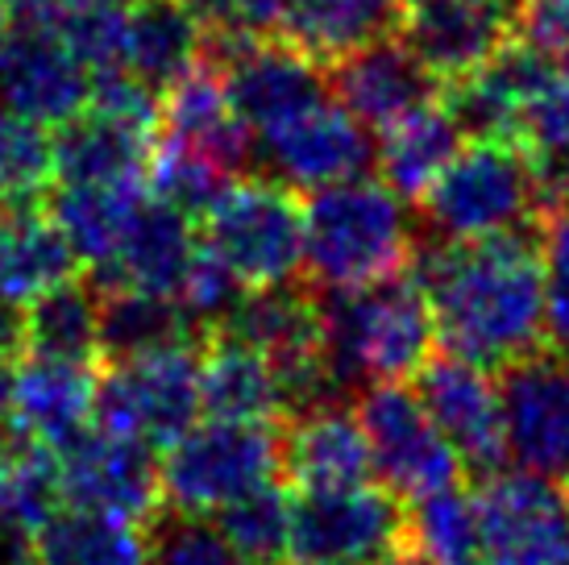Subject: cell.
<instances>
[{"label":"cell","mask_w":569,"mask_h":565,"mask_svg":"<svg viewBox=\"0 0 569 565\" xmlns=\"http://www.w3.org/2000/svg\"><path fill=\"white\" fill-rule=\"evenodd\" d=\"M432 308L445 354L487 370L540 349L545 337V262L528 229L482 241H420L411 258Z\"/></svg>","instance_id":"obj_1"},{"label":"cell","mask_w":569,"mask_h":565,"mask_svg":"<svg viewBox=\"0 0 569 565\" xmlns=\"http://www.w3.org/2000/svg\"><path fill=\"white\" fill-rule=\"evenodd\" d=\"M317 299L325 366L341 391L362 383L379 387L416 378V370L432 358L437 325L425 287L411 270L353 291H317Z\"/></svg>","instance_id":"obj_2"},{"label":"cell","mask_w":569,"mask_h":565,"mask_svg":"<svg viewBox=\"0 0 569 565\" xmlns=\"http://www.w3.org/2000/svg\"><path fill=\"white\" fill-rule=\"evenodd\" d=\"M420 234L408 200L382 179H353L312 191L303 205V270L317 291H353L411 267Z\"/></svg>","instance_id":"obj_3"},{"label":"cell","mask_w":569,"mask_h":565,"mask_svg":"<svg viewBox=\"0 0 569 565\" xmlns=\"http://www.w3.org/2000/svg\"><path fill=\"white\" fill-rule=\"evenodd\" d=\"M540 208L537 167L520 141H475L420 196L428 241H482L528 229Z\"/></svg>","instance_id":"obj_4"},{"label":"cell","mask_w":569,"mask_h":565,"mask_svg":"<svg viewBox=\"0 0 569 565\" xmlns=\"http://www.w3.org/2000/svg\"><path fill=\"white\" fill-rule=\"evenodd\" d=\"M283 470V437L274 424L200 420L162 449V499L188 516H217L241 495L274 483Z\"/></svg>","instance_id":"obj_5"},{"label":"cell","mask_w":569,"mask_h":565,"mask_svg":"<svg viewBox=\"0 0 569 565\" xmlns=\"http://www.w3.org/2000/svg\"><path fill=\"white\" fill-rule=\"evenodd\" d=\"M204 63L221 76L238 121L262 141L300 121L303 112L329 105V71L287 38H241L229 30H204Z\"/></svg>","instance_id":"obj_6"},{"label":"cell","mask_w":569,"mask_h":565,"mask_svg":"<svg viewBox=\"0 0 569 565\" xmlns=\"http://www.w3.org/2000/svg\"><path fill=\"white\" fill-rule=\"evenodd\" d=\"M204 246L246 291L296 282L303 270V205L274 179H238L208 208Z\"/></svg>","instance_id":"obj_7"},{"label":"cell","mask_w":569,"mask_h":565,"mask_svg":"<svg viewBox=\"0 0 569 565\" xmlns=\"http://www.w3.org/2000/svg\"><path fill=\"white\" fill-rule=\"evenodd\" d=\"M200 346L162 349L146 358L104 361L96 378V428L167 449L200 424Z\"/></svg>","instance_id":"obj_8"},{"label":"cell","mask_w":569,"mask_h":565,"mask_svg":"<svg viewBox=\"0 0 569 565\" xmlns=\"http://www.w3.org/2000/svg\"><path fill=\"white\" fill-rule=\"evenodd\" d=\"M408 512L387 487H300L287 565H379L403 545Z\"/></svg>","instance_id":"obj_9"},{"label":"cell","mask_w":569,"mask_h":565,"mask_svg":"<svg viewBox=\"0 0 569 565\" xmlns=\"http://www.w3.org/2000/svg\"><path fill=\"white\" fill-rule=\"evenodd\" d=\"M358 424L370 445L375 478L396 499L420 503L428 495L461 487L466 466L441 437L425 404L403 383H379L358 399Z\"/></svg>","instance_id":"obj_10"},{"label":"cell","mask_w":569,"mask_h":565,"mask_svg":"<svg viewBox=\"0 0 569 565\" xmlns=\"http://www.w3.org/2000/svg\"><path fill=\"white\" fill-rule=\"evenodd\" d=\"M482 565H569V495L528 470H499L475 495Z\"/></svg>","instance_id":"obj_11"},{"label":"cell","mask_w":569,"mask_h":565,"mask_svg":"<svg viewBox=\"0 0 569 565\" xmlns=\"http://www.w3.org/2000/svg\"><path fill=\"white\" fill-rule=\"evenodd\" d=\"M411 391L425 404L432 424L441 428V437L453 445L466 474L490 478L511 462L507 457L503 395H499V378H490L487 366H475L453 354L428 358L416 370Z\"/></svg>","instance_id":"obj_12"},{"label":"cell","mask_w":569,"mask_h":565,"mask_svg":"<svg viewBox=\"0 0 569 565\" xmlns=\"http://www.w3.org/2000/svg\"><path fill=\"white\" fill-rule=\"evenodd\" d=\"M507 457L528 474L569 483V358L537 349L499 375Z\"/></svg>","instance_id":"obj_13"},{"label":"cell","mask_w":569,"mask_h":565,"mask_svg":"<svg viewBox=\"0 0 569 565\" xmlns=\"http://www.w3.org/2000/svg\"><path fill=\"white\" fill-rule=\"evenodd\" d=\"M59 478H63L67 507L126 519V524H150L162 503V474L154 449L104 428H88L76 445H67L59 454Z\"/></svg>","instance_id":"obj_14"},{"label":"cell","mask_w":569,"mask_h":565,"mask_svg":"<svg viewBox=\"0 0 569 565\" xmlns=\"http://www.w3.org/2000/svg\"><path fill=\"white\" fill-rule=\"evenodd\" d=\"M520 30V0H403L399 38L445 88L475 76Z\"/></svg>","instance_id":"obj_15"},{"label":"cell","mask_w":569,"mask_h":565,"mask_svg":"<svg viewBox=\"0 0 569 565\" xmlns=\"http://www.w3.org/2000/svg\"><path fill=\"white\" fill-rule=\"evenodd\" d=\"M258 158L267 167L262 179H274L291 191H325L366 179L370 167H379V146L358 117L329 100L258 141Z\"/></svg>","instance_id":"obj_16"},{"label":"cell","mask_w":569,"mask_h":565,"mask_svg":"<svg viewBox=\"0 0 569 565\" xmlns=\"http://www.w3.org/2000/svg\"><path fill=\"white\" fill-rule=\"evenodd\" d=\"M557 71L553 54L528 38H511L475 76L445 88V109L475 141H520L523 117Z\"/></svg>","instance_id":"obj_17"},{"label":"cell","mask_w":569,"mask_h":565,"mask_svg":"<svg viewBox=\"0 0 569 565\" xmlns=\"http://www.w3.org/2000/svg\"><path fill=\"white\" fill-rule=\"evenodd\" d=\"M92 105V76L54 30H13L0 47V109L63 129Z\"/></svg>","instance_id":"obj_18"},{"label":"cell","mask_w":569,"mask_h":565,"mask_svg":"<svg viewBox=\"0 0 569 565\" xmlns=\"http://www.w3.org/2000/svg\"><path fill=\"white\" fill-rule=\"evenodd\" d=\"M329 83L337 105L370 133H387L403 117L437 105L441 96V79L403 47V38L391 33L329 63Z\"/></svg>","instance_id":"obj_19"},{"label":"cell","mask_w":569,"mask_h":565,"mask_svg":"<svg viewBox=\"0 0 569 565\" xmlns=\"http://www.w3.org/2000/svg\"><path fill=\"white\" fill-rule=\"evenodd\" d=\"M96 370L83 361L26 354L9 387V420L17 440L63 454L96 428Z\"/></svg>","instance_id":"obj_20"},{"label":"cell","mask_w":569,"mask_h":565,"mask_svg":"<svg viewBox=\"0 0 569 565\" xmlns=\"http://www.w3.org/2000/svg\"><path fill=\"white\" fill-rule=\"evenodd\" d=\"M196 254H200V237L191 229L188 212L171 208L167 200L146 196L142 208L129 220L117 258L104 270L88 275V279H92L96 291L129 287V291L179 299V287L188 279Z\"/></svg>","instance_id":"obj_21"},{"label":"cell","mask_w":569,"mask_h":565,"mask_svg":"<svg viewBox=\"0 0 569 565\" xmlns=\"http://www.w3.org/2000/svg\"><path fill=\"white\" fill-rule=\"evenodd\" d=\"M159 121H162V138L196 146L200 155L221 162L233 179L253 171V158H258L253 141L258 138L238 121V112H233L229 96H224L221 76L208 63L188 71L171 92H162Z\"/></svg>","instance_id":"obj_22"},{"label":"cell","mask_w":569,"mask_h":565,"mask_svg":"<svg viewBox=\"0 0 569 565\" xmlns=\"http://www.w3.org/2000/svg\"><path fill=\"white\" fill-rule=\"evenodd\" d=\"M150 129L126 126L117 117L88 109L67 121L54 138V179L67 188H104V184H146L150 171Z\"/></svg>","instance_id":"obj_23"},{"label":"cell","mask_w":569,"mask_h":565,"mask_svg":"<svg viewBox=\"0 0 569 565\" xmlns=\"http://www.w3.org/2000/svg\"><path fill=\"white\" fill-rule=\"evenodd\" d=\"M283 470L296 487H358L370 483L375 462L358 424V412L346 404L303 412L283 433Z\"/></svg>","instance_id":"obj_24"},{"label":"cell","mask_w":569,"mask_h":565,"mask_svg":"<svg viewBox=\"0 0 569 565\" xmlns=\"http://www.w3.org/2000/svg\"><path fill=\"white\" fill-rule=\"evenodd\" d=\"M200 391L212 420L270 424L283 416V391L270 358L229 329H212L200 346Z\"/></svg>","instance_id":"obj_25"},{"label":"cell","mask_w":569,"mask_h":565,"mask_svg":"<svg viewBox=\"0 0 569 565\" xmlns=\"http://www.w3.org/2000/svg\"><path fill=\"white\" fill-rule=\"evenodd\" d=\"M80 258L50 212L30 205H4L0 220V291L21 308L50 287L76 279Z\"/></svg>","instance_id":"obj_26"},{"label":"cell","mask_w":569,"mask_h":565,"mask_svg":"<svg viewBox=\"0 0 569 565\" xmlns=\"http://www.w3.org/2000/svg\"><path fill=\"white\" fill-rule=\"evenodd\" d=\"M200 63H204V26L179 0H129V76L162 96Z\"/></svg>","instance_id":"obj_27"},{"label":"cell","mask_w":569,"mask_h":565,"mask_svg":"<svg viewBox=\"0 0 569 565\" xmlns=\"http://www.w3.org/2000/svg\"><path fill=\"white\" fill-rule=\"evenodd\" d=\"M179 346H204V333L179 299L129 287L100 291V361H129Z\"/></svg>","instance_id":"obj_28"},{"label":"cell","mask_w":569,"mask_h":565,"mask_svg":"<svg viewBox=\"0 0 569 565\" xmlns=\"http://www.w3.org/2000/svg\"><path fill=\"white\" fill-rule=\"evenodd\" d=\"M399 13L403 0H287L279 38L320 63H337L349 50L396 33Z\"/></svg>","instance_id":"obj_29"},{"label":"cell","mask_w":569,"mask_h":565,"mask_svg":"<svg viewBox=\"0 0 569 565\" xmlns=\"http://www.w3.org/2000/svg\"><path fill=\"white\" fill-rule=\"evenodd\" d=\"M461 126L449 117L445 105H428V109L403 117L399 126H391L379 138V171L382 184L403 196V200H416L425 196L441 171L461 155Z\"/></svg>","instance_id":"obj_30"},{"label":"cell","mask_w":569,"mask_h":565,"mask_svg":"<svg viewBox=\"0 0 569 565\" xmlns=\"http://www.w3.org/2000/svg\"><path fill=\"white\" fill-rule=\"evenodd\" d=\"M146 200V184H104V188H67L59 184L50 200V217L71 241V250L83 267L104 270L117 258L133 212Z\"/></svg>","instance_id":"obj_31"},{"label":"cell","mask_w":569,"mask_h":565,"mask_svg":"<svg viewBox=\"0 0 569 565\" xmlns=\"http://www.w3.org/2000/svg\"><path fill=\"white\" fill-rule=\"evenodd\" d=\"M26 354L83 366L100 358V291L92 279H67L26 304Z\"/></svg>","instance_id":"obj_32"},{"label":"cell","mask_w":569,"mask_h":565,"mask_svg":"<svg viewBox=\"0 0 569 565\" xmlns=\"http://www.w3.org/2000/svg\"><path fill=\"white\" fill-rule=\"evenodd\" d=\"M38 541V565H150V549L138 524L63 507Z\"/></svg>","instance_id":"obj_33"},{"label":"cell","mask_w":569,"mask_h":565,"mask_svg":"<svg viewBox=\"0 0 569 565\" xmlns=\"http://www.w3.org/2000/svg\"><path fill=\"white\" fill-rule=\"evenodd\" d=\"M520 146L537 167L540 208L557 212L569 205V59L557 63L549 83L540 88L532 109L523 117Z\"/></svg>","instance_id":"obj_34"},{"label":"cell","mask_w":569,"mask_h":565,"mask_svg":"<svg viewBox=\"0 0 569 565\" xmlns=\"http://www.w3.org/2000/svg\"><path fill=\"white\" fill-rule=\"evenodd\" d=\"M403 545L432 565H482V524L470 490H441L411 503Z\"/></svg>","instance_id":"obj_35"},{"label":"cell","mask_w":569,"mask_h":565,"mask_svg":"<svg viewBox=\"0 0 569 565\" xmlns=\"http://www.w3.org/2000/svg\"><path fill=\"white\" fill-rule=\"evenodd\" d=\"M63 507L67 499L63 478H59V454L30 445V440H17V449L0 470V519L38 536Z\"/></svg>","instance_id":"obj_36"},{"label":"cell","mask_w":569,"mask_h":565,"mask_svg":"<svg viewBox=\"0 0 569 565\" xmlns=\"http://www.w3.org/2000/svg\"><path fill=\"white\" fill-rule=\"evenodd\" d=\"M238 179L224 171L221 162L200 155L196 146H183L174 138H159L150 146V171L146 188L154 191V200H167L171 208L188 212L191 220L208 217V208L221 200Z\"/></svg>","instance_id":"obj_37"},{"label":"cell","mask_w":569,"mask_h":565,"mask_svg":"<svg viewBox=\"0 0 569 565\" xmlns=\"http://www.w3.org/2000/svg\"><path fill=\"white\" fill-rule=\"evenodd\" d=\"M217 528H221L233 545H238L253 565H287V545H291V499L283 490L267 483V487L241 495L217 512Z\"/></svg>","instance_id":"obj_38"},{"label":"cell","mask_w":569,"mask_h":565,"mask_svg":"<svg viewBox=\"0 0 569 565\" xmlns=\"http://www.w3.org/2000/svg\"><path fill=\"white\" fill-rule=\"evenodd\" d=\"M146 549L150 565H253L246 553L217 528L212 516H188V512H154L146 524Z\"/></svg>","instance_id":"obj_39"},{"label":"cell","mask_w":569,"mask_h":565,"mask_svg":"<svg viewBox=\"0 0 569 565\" xmlns=\"http://www.w3.org/2000/svg\"><path fill=\"white\" fill-rule=\"evenodd\" d=\"M54 179V138L17 112L0 109V200L30 205Z\"/></svg>","instance_id":"obj_40"},{"label":"cell","mask_w":569,"mask_h":565,"mask_svg":"<svg viewBox=\"0 0 569 565\" xmlns=\"http://www.w3.org/2000/svg\"><path fill=\"white\" fill-rule=\"evenodd\" d=\"M59 38L83 63L88 76L126 71V38H129V4H67L59 21Z\"/></svg>","instance_id":"obj_41"},{"label":"cell","mask_w":569,"mask_h":565,"mask_svg":"<svg viewBox=\"0 0 569 565\" xmlns=\"http://www.w3.org/2000/svg\"><path fill=\"white\" fill-rule=\"evenodd\" d=\"M540 262H545V341L569 358V205L549 212Z\"/></svg>","instance_id":"obj_42"},{"label":"cell","mask_w":569,"mask_h":565,"mask_svg":"<svg viewBox=\"0 0 569 565\" xmlns=\"http://www.w3.org/2000/svg\"><path fill=\"white\" fill-rule=\"evenodd\" d=\"M520 33L569 59V0H520Z\"/></svg>","instance_id":"obj_43"},{"label":"cell","mask_w":569,"mask_h":565,"mask_svg":"<svg viewBox=\"0 0 569 565\" xmlns=\"http://www.w3.org/2000/svg\"><path fill=\"white\" fill-rule=\"evenodd\" d=\"M0 4L9 9L17 30H59L67 13V0H0Z\"/></svg>","instance_id":"obj_44"},{"label":"cell","mask_w":569,"mask_h":565,"mask_svg":"<svg viewBox=\"0 0 569 565\" xmlns=\"http://www.w3.org/2000/svg\"><path fill=\"white\" fill-rule=\"evenodd\" d=\"M26 354V308L0 291V361Z\"/></svg>","instance_id":"obj_45"},{"label":"cell","mask_w":569,"mask_h":565,"mask_svg":"<svg viewBox=\"0 0 569 565\" xmlns=\"http://www.w3.org/2000/svg\"><path fill=\"white\" fill-rule=\"evenodd\" d=\"M0 565H38V541L0 519Z\"/></svg>","instance_id":"obj_46"},{"label":"cell","mask_w":569,"mask_h":565,"mask_svg":"<svg viewBox=\"0 0 569 565\" xmlns=\"http://www.w3.org/2000/svg\"><path fill=\"white\" fill-rule=\"evenodd\" d=\"M204 30H217V26H229V17L238 9V0H179Z\"/></svg>","instance_id":"obj_47"},{"label":"cell","mask_w":569,"mask_h":565,"mask_svg":"<svg viewBox=\"0 0 569 565\" xmlns=\"http://www.w3.org/2000/svg\"><path fill=\"white\" fill-rule=\"evenodd\" d=\"M17 449V433H13V420H9V412H0V470H4V462L9 454Z\"/></svg>","instance_id":"obj_48"},{"label":"cell","mask_w":569,"mask_h":565,"mask_svg":"<svg viewBox=\"0 0 569 565\" xmlns=\"http://www.w3.org/2000/svg\"><path fill=\"white\" fill-rule=\"evenodd\" d=\"M379 565H432V562H425V557L411 549V545H399V549L391 553V557H382Z\"/></svg>","instance_id":"obj_49"},{"label":"cell","mask_w":569,"mask_h":565,"mask_svg":"<svg viewBox=\"0 0 569 565\" xmlns=\"http://www.w3.org/2000/svg\"><path fill=\"white\" fill-rule=\"evenodd\" d=\"M9 387H13V370L0 361V412H9Z\"/></svg>","instance_id":"obj_50"},{"label":"cell","mask_w":569,"mask_h":565,"mask_svg":"<svg viewBox=\"0 0 569 565\" xmlns=\"http://www.w3.org/2000/svg\"><path fill=\"white\" fill-rule=\"evenodd\" d=\"M9 33H13V17H9V9L0 4V47L9 42Z\"/></svg>","instance_id":"obj_51"},{"label":"cell","mask_w":569,"mask_h":565,"mask_svg":"<svg viewBox=\"0 0 569 565\" xmlns=\"http://www.w3.org/2000/svg\"><path fill=\"white\" fill-rule=\"evenodd\" d=\"M67 4H129V0H67Z\"/></svg>","instance_id":"obj_52"},{"label":"cell","mask_w":569,"mask_h":565,"mask_svg":"<svg viewBox=\"0 0 569 565\" xmlns=\"http://www.w3.org/2000/svg\"><path fill=\"white\" fill-rule=\"evenodd\" d=\"M0 220H4V200H0Z\"/></svg>","instance_id":"obj_53"}]
</instances>
